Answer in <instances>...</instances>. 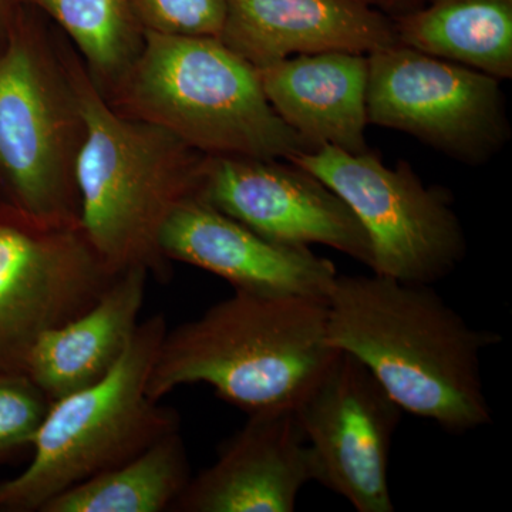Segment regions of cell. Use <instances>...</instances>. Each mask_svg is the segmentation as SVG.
<instances>
[{
    "instance_id": "1",
    "label": "cell",
    "mask_w": 512,
    "mask_h": 512,
    "mask_svg": "<svg viewBox=\"0 0 512 512\" xmlns=\"http://www.w3.org/2000/svg\"><path fill=\"white\" fill-rule=\"evenodd\" d=\"M326 338L362 362L403 412L451 434L493 420L480 359L500 335L471 328L431 285L338 274L326 296Z\"/></svg>"
},
{
    "instance_id": "2",
    "label": "cell",
    "mask_w": 512,
    "mask_h": 512,
    "mask_svg": "<svg viewBox=\"0 0 512 512\" xmlns=\"http://www.w3.org/2000/svg\"><path fill=\"white\" fill-rule=\"evenodd\" d=\"M60 50L84 120L76 164L84 235L113 274L143 268L167 281L161 232L178 205L198 194L207 156L114 110L74 49Z\"/></svg>"
},
{
    "instance_id": "3",
    "label": "cell",
    "mask_w": 512,
    "mask_h": 512,
    "mask_svg": "<svg viewBox=\"0 0 512 512\" xmlns=\"http://www.w3.org/2000/svg\"><path fill=\"white\" fill-rule=\"evenodd\" d=\"M339 352L326 338L325 299L235 292L167 330L147 393L160 402L177 387L207 384L248 416L295 410Z\"/></svg>"
},
{
    "instance_id": "4",
    "label": "cell",
    "mask_w": 512,
    "mask_h": 512,
    "mask_svg": "<svg viewBox=\"0 0 512 512\" xmlns=\"http://www.w3.org/2000/svg\"><path fill=\"white\" fill-rule=\"evenodd\" d=\"M104 96L204 156L289 160L311 151L272 109L258 69L218 37L144 32L140 53Z\"/></svg>"
},
{
    "instance_id": "5",
    "label": "cell",
    "mask_w": 512,
    "mask_h": 512,
    "mask_svg": "<svg viewBox=\"0 0 512 512\" xmlns=\"http://www.w3.org/2000/svg\"><path fill=\"white\" fill-rule=\"evenodd\" d=\"M167 330L161 313L138 323L126 352L100 382L50 403L30 444L29 466L0 483V510L40 512L74 485L180 430L177 412L147 393Z\"/></svg>"
},
{
    "instance_id": "6",
    "label": "cell",
    "mask_w": 512,
    "mask_h": 512,
    "mask_svg": "<svg viewBox=\"0 0 512 512\" xmlns=\"http://www.w3.org/2000/svg\"><path fill=\"white\" fill-rule=\"evenodd\" d=\"M84 137L60 46L16 15L0 52V194L45 222L80 224L76 164Z\"/></svg>"
},
{
    "instance_id": "7",
    "label": "cell",
    "mask_w": 512,
    "mask_h": 512,
    "mask_svg": "<svg viewBox=\"0 0 512 512\" xmlns=\"http://www.w3.org/2000/svg\"><path fill=\"white\" fill-rule=\"evenodd\" d=\"M336 192L356 215L372 247L373 274L433 285L467 254L451 192L426 185L409 161L387 167L379 154L323 146L289 158Z\"/></svg>"
},
{
    "instance_id": "8",
    "label": "cell",
    "mask_w": 512,
    "mask_h": 512,
    "mask_svg": "<svg viewBox=\"0 0 512 512\" xmlns=\"http://www.w3.org/2000/svg\"><path fill=\"white\" fill-rule=\"evenodd\" d=\"M367 63L369 124L467 165L490 163L510 143L501 80L400 43L370 53Z\"/></svg>"
},
{
    "instance_id": "9",
    "label": "cell",
    "mask_w": 512,
    "mask_h": 512,
    "mask_svg": "<svg viewBox=\"0 0 512 512\" xmlns=\"http://www.w3.org/2000/svg\"><path fill=\"white\" fill-rule=\"evenodd\" d=\"M117 275L82 225L0 205V372L25 373L40 336L89 309Z\"/></svg>"
},
{
    "instance_id": "10",
    "label": "cell",
    "mask_w": 512,
    "mask_h": 512,
    "mask_svg": "<svg viewBox=\"0 0 512 512\" xmlns=\"http://www.w3.org/2000/svg\"><path fill=\"white\" fill-rule=\"evenodd\" d=\"M403 410L362 362L339 352L295 414L316 483L357 512H393L389 463Z\"/></svg>"
},
{
    "instance_id": "11",
    "label": "cell",
    "mask_w": 512,
    "mask_h": 512,
    "mask_svg": "<svg viewBox=\"0 0 512 512\" xmlns=\"http://www.w3.org/2000/svg\"><path fill=\"white\" fill-rule=\"evenodd\" d=\"M197 195L271 241L325 245L372 269V247L356 215L328 185L292 161L207 156Z\"/></svg>"
},
{
    "instance_id": "12",
    "label": "cell",
    "mask_w": 512,
    "mask_h": 512,
    "mask_svg": "<svg viewBox=\"0 0 512 512\" xmlns=\"http://www.w3.org/2000/svg\"><path fill=\"white\" fill-rule=\"evenodd\" d=\"M161 252L220 276L235 292L325 299L338 271L308 247L279 244L211 204L188 198L165 222Z\"/></svg>"
},
{
    "instance_id": "13",
    "label": "cell",
    "mask_w": 512,
    "mask_h": 512,
    "mask_svg": "<svg viewBox=\"0 0 512 512\" xmlns=\"http://www.w3.org/2000/svg\"><path fill=\"white\" fill-rule=\"evenodd\" d=\"M316 467L295 410L251 414L175 500L177 512H292Z\"/></svg>"
},
{
    "instance_id": "14",
    "label": "cell",
    "mask_w": 512,
    "mask_h": 512,
    "mask_svg": "<svg viewBox=\"0 0 512 512\" xmlns=\"http://www.w3.org/2000/svg\"><path fill=\"white\" fill-rule=\"evenodd\" d=\"M222 43L256 69L322 52L370 55L399 43L393 20L365 0H225Z\"/></svg>"
},
{
    "instance_id": "15",
    "label": "cell",
    "mask_w": 512,
    "mask_h": 512,
    "mask_svg": "<svg viewBox=\"0 0 512 512\" xmlns=\"http://www.w3.org/2000/svg\"><path fill=\"white\" fill-rule=\"evenodd\" d=\"M262 89L275 113L305 141L365 153L366 55L322 52L288 57L258 69Z\"/></svg>"
},
{
    "instance_id": "16",
    "label": "cell",
    "mask_w": 512,
    "mask_h": 512,
    "mask_svg": "<svg viewBox=\"0 0 512 512\" xmlns=\"http://www.w3.org/2000/svg\"><path fill=\"white\" fill-rule=\"evenodd\" d=\"M148 275L121 272L89 309L40 336L25 375L50 403L100 382L119 362L140 323Z\"/></svg>"
},
{
    "instance_id": "17",
    "label": "cell",
    "mask_w": 512,
    "mask_h": 512,
    "mask_svg": "<svg viewBox=\"0 0 512 512\" xmlns=\"http://www.w3.org/2000/svg\"><path fill=\"white\" fill-rule=\"evenodd\" d=\"M392 20L400 45L501 82L512 77V0H427Z\"/></svg>"
},
{
    "instance_id": "18",
    "label": "cell",
    "mask_w": 512,
    "mask_h": 512,
    "mask_svg": "<svg viewBox=\"0 0 512 512\" xmlns=\"http://www.w3.org/2000/svg\"><path fill=\"white\" fill-rule=\"evenodd\" d=\"M190 478L187 448L177 430L126 463L57 495L40 512L170 511Z\"/></svg>"
},
{
    "instance_id": "19",
    "label": "cell",
    "mask_w": 512,
    "mask_h": 512,
    "mask_svg": "<svg viewBox=\"0 0 512 512\" xmlns=\"http://www.w3.org/2000/svg\"><path fill=\"white\" fill-rule=\"evenodd\" d=\"M50 16L106 94L134 62L144 32L128 0H22Z\"/></svg>"
},
{
    "instance_id": "20",
    "label": "cell",
    "mask_w": 512,
    "mask_h": 512,
    "mask_svg": "<svg viewBox=\"0 0 512 512\" xmlns=\"http://www.w3.org/2000/svg\"><path fill=\"white\" fill-rule=\"evenodd\" d=\"M143 32L218 37L224 28L225 0H128Z\"/></svg>"
},
{
    "instance_id": "21",
    "label": "cell",
    "mask_w": 512,
    "mask_h": 512,
    "mask_svg": "<svg viewBox=\"0 0 512 512\" xmlns=\"http://www.w3.org/2000/svg\"><path fill=\"white\" fill-rule=\"evenodd\" d=\"M49 406L25 373L0 372V457L32 444Z\"/></svg>"
},
{
    "instance_id": "22",
    "label": "cell",
    "mask_w": 512,
    "mask_h": 512,
    "mask_svg": "<svg viewBox=\"0 0 512 512\" xmlns=\"http://www.w3.org/2000/svg\"><path fill=\"white\" fill-rule=\"evenodd\" d=\"M365 2L383 12L384 15L396 18L421 8L427 0H365Z\"/></svg>"
},
{
    "instance_id": "23",
    "label": "cell",
    "mask_w": 512,
    "mask_h": 512,
    "mask_svg": "<svg viewBox=\"0 0 512 512\" xmlns=\"http://www.w3.org/2000/svg\"><path fill=\"white\" fill-rule=\"evenodd\" d=\"M15 18L16 13L8 8L6 0H0V52L5 49L6 43H8Z\"/></svg>"
}]
</instances>
